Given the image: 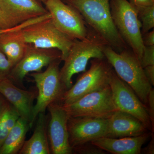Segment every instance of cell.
Returning a JSON list of instances; mask_svg holds the SVG:
<instances>
[{"label": "cell", "mask_w": 154, "mask_h": 154, "mask_svg": "<svg viewBox=\"0 0 154 154\" xmlns=\"http://www.w3.org/2000/svg\"><path fill=\"white\" fill-rule=\"evenodd\" d=\"M74 8L88 27L98 34L108 46L117 52L129 48L113 24L110 0H62Z\"/></svg>", "instance_id": "1"}, {"label": "cell", "mask_w": 154, "mask_h": 154, "mask_svg": "<svg viewBox=\"0 0 154 154\" xmlns=\"http://www.w3.org/2000/svg\"><path fill=\"white\" fill-rule=\"evenodd\" d=\"M104 54L116 74L133 90L138 97L147 106L152 86L146 77L139 60L130 48L117 52L106 45Z\"/></svg>", "instance_id": "2"}, {"label": "cell", "mask_w": 154, "mask_h": 154, "mask_svg": "<svg viewBox=\"0 0 154 154\" xmlns=\"http://www.w3.org/2000/svg\"><path fill=\"white\" fill-rule=\"evenodd\" d=\"M88 28V34L85 38L73 40L67 55L63 60V66L60 70L61 80L66 91L73 85V76L86 71L90 60L105 57L103 51L107 45L95 31Z\"/></svg>", "instance_id": "3"}, {"label": "cell", "mask_w": 154, "mask_h": 154, "mask_svg": "<svg viewBox=\"0 0 154 154\" xmlns=\"http://www.w3.org/2000/svg\"><path fill=\"white\" fill-rule=\"evenodd\" d=\"M110 5L111 17L116 30L140 62L144 46L137 10L128 0H110Z\"/></svg>", "instance_id": "4"}, {"label": "cell", "mask_w": 154, "mask_h": 154, "mask_svg": "<svg viewBox=\"0 0 154 154\" xmlns=\"http://www.w3.org/2000/svg\"><path fill=\"white\" fill-rule=\"evenodd\" d=\"M90 69L83 72L75 85L64 93L59 103L68 105L87 94L108 87L113 68L105 57L93 58Z\"/></svg>", "instance_id": "5"}, {"label": "cell", "mask_w": 154, "mask_h": 154, "mask_svg": "<svg viewBox=\"0 0 154 154\" xmlns=\"http://www.w3.org/2000/svg\"><path fill=\"white\" fill-rule=\"evenodd\" d=\"M61 60L50 64L44 72H34L30 74L37 88L36 104L33 106L32 126L39 113H45L48 105L54 102H60L66 91L62 82L59 66Z\"/></svg>", "instance_id": "6"}, {"label": "cell", "mask_w": 154, "mask_h": 154, "mask_svg": "<svg viewBox=\"0 0 154 154\" xmlns=\"http://www.w3.org/2000/svg\"><path fill=\"white\" fill-rule=\"evenodd\" d=\"M26 43L39 48H54L62 54V60L66 57L73 40L58 29L51 18L38 21L20 29Z\"/></svg>", "instance_id": "7"}, {"label": "cell", "mask_w": 154, "mask_h": 154, "mask_svg": "<svg viewBox=\"0 0 154 154\" xmlns=\"http://www.w3.org/2000/svg\"><path fill=\"white\" fill-rule=\"evenodd\" d=\"M62 105L70 117L108 119L118 110L110 85L87 94L71 104Z\"/></svg>", "instance_id": "8"}, {"label": "cell", "mask_w": 154, "mask_h": 154, "mask_svg": "<svg viewBox=\"0 0 154 154\" xmlns=\"http://www.w3.org/2000/svg\"><path fill=\"white\" fill-rule=\"evenodd\" d=\"M58 60H62L59 50L39 48L27 43L23 56L13 67L8 79L17 87L24 89L23 82L28 74L42 72L45 67Z\"/></svg>", "instance_id": "9"}, {"label": "cell", "mask_w": 154, "mask_h": 154, "mask_svg": "<svg viewBox=\"0 0 154 154\" xmlns=\"http://www.w3.org/2000/svg\"><path fill=\"white\" fill-rule=\"evenodd\" d=\"M45 8L61 32L72 39H84L88 28L79 13L62 0H45Z\"/></svg>", "instance_id": "10"}, {"label": "cell", "mask_w": 154, "mask_h": 154, "mask_svg": "<svg viewBox=\"0 0 154 154\" xmlns=\"http://www.w3.org/2000/svg\"><path fill=\"white\" fill-rule=\"evenodd\" d=\"M109 85L113 102L118 110L133 116L140 120L148 130H152L147 106L130 87L117 76L113 69Z\"/></svg>", "instance_id": "11"}, {"label": "cell", "mask_w": 154, "mask_h": 154, "mask_svg": "<svg viewBox=\"0 0 154 154\" xmlns=\"http://www.w3.org/2000/svg\"><path fill=\"white\" fill-rule=\"evenodd\" d=\"M50 114L47 134L51 153L71 154L72 150L69 142L67 122L70 117L61 104L54 102L47 107Z\"/></svg>", "instance_id": "12"}, {"label": "cell", "mask_w": 154, "mask_h": 154, "mask_svg": "<svg viewBox=\"0 0 154 154\" xmlns=\"http://www.w3.org/2000/svg\"><path fill=\"white\" fill-rule=\"evenodd\" d=\"M67 127L72 149L96 139L108 137V119L69 117Z\"/></svg>", "instance_id": "13"}, {"label": "cell", "mask_w": 154, "mask_h": 154, "mask_svg": "<svg viewBox=\"0 0 154 154\" xmlns=\"http://www.w3.org/2000/svg\"><path fill=\"white\" fill-rule=\"evenodd\" d=\"M0 94L17 110L20 117L29 122L31 128L33 102L37 97V91H26L6 79L0 81Z\"/></svg>", "instance_id": "14"}, {"label": "cell", "mask_w": 154, "mask_h": 154, "mask_svg": "<svg viewBox=\"0 0 154 154\" xmlns=\"http://www.w3.org/2000/svg\"><path fill=\"white\" fill-rule=\"evenodd\" d=\"M0 8L12 27L48 13L39 0H0Z\"/></svg>", "instance_id": "15"}, {"label": "cell", "mask_w": 154, "mask_h": 154, "mask_svg": "<svg viewBox=\"0 0 154 154\" xmlns=\"http://www.w3.org/2000/svg\"><path fill=\"white\" fill-rule=\"evenodd\" d=\"M50 17L49 13H47L15 26L0 36V49L14 66L22 58L27 45L20 32V29L27 25Z\"/></svg>", "instance_id": "16"}, {"label": "cell", "mask_w": 154, "mask_h": 154, "mask_svg": "<svg viewBox=\"0 0 154 154\" xmlns=\"http://www.w3.org/2000/svg\"><path fill=\"white\" fill-rule=\"evenodd\" d=\"M150 134L130 137H102L91 141V143L103 151L113 154H140Z\"/></svg>", "instance_id": "17"}, {"label": "cell", "mask_w": 154, "mask_h": 154, "mask_svg": "<svg viewBox=\"0 0 154 154\" xmlns=\"http://www.w3.org/2000/svg\"><path fill=\"white\" fill-rule=\"evenodd\" d=\"M108 120V137L138 136L146 133L148 130L138 119L119 110L116 111Z\"/></svg>", "instance_id": "18"}, {"label": "cell", "mask_w": 154, "mask_h": 154, "mask_svg": "<svg viewBox=\"0 0 154 154\" xmlns=\"http://www.w3.org/2000/svg\"><path fill=\"white\" fill-rule=\"evenodd\" d=\"M36 120L33 134L25 141L19 154H51L47 134L48 118L45 113H39Z\"/></svg>", "instance_id": "19"}, {"label": "cell", "mask_w": 154, "mask_h": 154, "mask_svg": "<svg viewBox=\"0 0 154 154\" xmlns=\"http://www.w3.org/2000/svg\"><path fill=\"white\" fill-rule=\"evenodd\" d=\"M30 128L29 122L19 117L0 147V154H19Z\"/></svg>", "instance_id": "20"}, {"label": "cell", "mask_w": 154, "mask_h": 154, "mask_svg": "<svg viewBox=\"0 0 154 154\" xmlns=\"http://www.w3.org/2000/svg\"><path fill=\"white\" fill-rule=\"evenodd\" d=\"M19 117L17 110L6 101L0 113V147Z\"/></svg>", "instance_id": "21"}, {"label": "cell", "mask_w": 154, "mask_h": 154, "mask_svg": "<svg viewBox=\"0 0 154 154\" xmlns=\"http://www.w3.org/2000/svg\"><path fill=\"white\" fill-rule=\"evenodd\" d=\"M136 8L141 24V31L143 35L154 28V5Z\"/></svg>", "instance_id": "22"}, {"label": "cell", "mask_w": 154, "mask_h": 154, "mask_svg": "<svg viewBox=\"0 0 154 154\" xmlns=\"http://www.w3.org/2000/svg\"><path fill=\"white\" fill-rule=\"evenodd\" d=\"M14 66L0 49V81L8 79Z\"/></svg>", "instance_id": "23"}, {"label": "cell", "mask_w": 154, "mask_h": 154, "mask_svg": "<svg viewBox=\"0 0 154 154\" xmlns=\"http://www.w3.org/2000/svg\"><path fill=\"white\" fill-rule=\"evenodd\" d=\"M72 152L79 154H102L104 151L94 145L91 142L77 146L72 149Z\"/></svg>", "instance_id": "24"}, {"label": "cell", "mask_w": 154, "mask_h": 154, "mask_svg": "<svg viewBox=\"0 0 154 154\" xmlns=\"http://www.w3.org/2000/svg\"><path fill=\"white\" fill-rule=\"evenodd\" d=\"M143 67L154 65V45L145 46L140 60Z\"/></svg>", "instance_id": "25"}, {"label": "cell", "mask_w": 154, "mask_h": 154, "mask_svg": "<svg viewBox=\"0 0 154 154\" xmlns=\"http://www.w3.org/2000/svg\"><path fill=\"white\" fill-rule=\"evenodd\" d=\"M148 112L150 119L151 122L154 130V90L152 88L149 93L148 97V102L147 104Z\"/></svg>", "instance_id": "26"}, {"label": "cell", "mask_w": 154, "mask_h": 154, "mask_svg": "<svg viewBox=\"0 0 154 154\" xmlns=\"http://www.w3.org/2000/svg\"><path fill=\"white\" fill-rule=\"evenodd\" d=\"M144 46H150L154 45V30L149 31L143 34L142 36Z\"/></svg>", "instance_id": "27"}, {"label": "cell", "mask_w": 154, "mask_h": 154, "mask_svg": "<svg viewBox=\"0 0 154 154\" xmlns=\"http://www.w3.org/2000/svg\"><path fill=\"white\" fill-rule=\"evenodd\" d=\"M128 2L135 8L154 5V0H129Z\"/></svg>", "instance_id": "28"}, {"label": "cell", "mask_w": 154, "mask_h": 154, "mask_svg": "<svg viewBox=\"0 0 154 154\" xmlns=\"http://www.w3.org/2000/svg\"><path fill=\"white\" fill-rule=\"evenodd\" d=\"M145 74L147 79L151 85H154V65L149 66L144 68Z\"/></svg>", "instance_id": "29"}, {"label": "cell", "mask_w": 154, "mask_h": 154, "mask_svg": "<svg viewBox=\"0 0 154 154\" xmlns=\"http://www.w3.org/2000/svg\"><path fill=\"white\" fill-rule=\"evenodd\" d=\"M5 14L0 8V29L13 28Z\"/></svg>", "instance_id": "30"}, {"label": "cell", "mask_w": 154, "mask_h": 154, "mask_svg": "<svg viewBox=\"0 0 154 154\" xmlns=\"http://www.w3.org/2000/svg\"><path fill=\"white\" fill-rule=\"evenodd\" d=\"M154 137L152 138L150 143L145 149H144V152L146 154H153L154 153Z\"/></svg>", "instance_id": "31"}, {"label": "cell", "mask_w": 154, "mask_h": 154, "mask_svg": "<svg viewBox=\"0 0 154 154\" xmlns=\"http://www.w3.org/2000/svg\"><path fill=\"white\" fill-rule=\"evenodd\" d=\"M6 101H7V100L4 98V96L0 94V113H1V111L2 110L3 107H4V105L5 104Z\"/></svg>", "instance_id": "32"}, {"label": "cell", "mask_w": 154, "mask_h": 154, "mask_svg": "<svg viewBox=\"0 0 154 154\" xmlns=\"http://www.w3.org/2000/svg\"><path fill=\"white\" fill-rule=\"evenodd\" d=\"M12 28L5 29H0V36H1L2 33H5V32H7V31H9V30H11Z\"/></svg>", "instance_id": "33"}, {"label": "cell", "mask_w": 154, "mask_h": 154, "mask_svg": "<svg viewBox=\"0 0 154 154\" xmlns=\"http://www.w3.org/2000/svg\"><path fill=\"white\" fill-rule=\"evenodd\" d=\"M39 1H41L43 3V4H44L45 2V0H39Z\"/></svg>", "instance_id": "34"}]
</instances>
